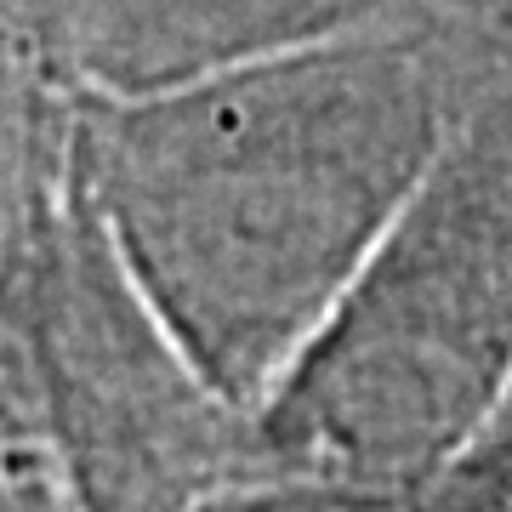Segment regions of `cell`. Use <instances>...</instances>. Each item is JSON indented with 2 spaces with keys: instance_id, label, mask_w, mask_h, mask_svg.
<instances>
[{
  "instance_id": "cell-4",
  "label": "cell",
  "mask_w": 512,
  "mask_h": 512,
  "mask_svg": "<svg viewBox=\"0 0 512 512\" xmlns=\"http://www.w3.org/2000/svg\"><path fill=\"white\" fill-rule=\"evenodd\" d=\"M427 12H450V0H92L74 40L92 69L86 86L143 92Z\"/></svg>"
},
{
  "instance_id": "cell-5",
  "label": "cell",
  "mask_w": 512,
  "mask_h": 512,
  "mask_svg": "<svg viewBox=\"0 0 512 512\" xmlns=\"http://www.w3.org/2000/svg\"><path fill=\"white\" fill-rule=\"evenodd\" d=\"M74 188V92L23 63L0 40V262L18 256L69 205Z\"/></svg>"
},
{
  "instance_id": "cell-1",
  "label": "cell",
  "mask_w": 512,
  "mask_h": 512,
  "mask_svg": "<svg viewBox=\"0 0 512 512\" xmlns=\"http://www.w3.org/2000/svg\"><path fill=\"white\" fill-rule=\"evenodd\" d=\"M495 18L427 12L143 92H74V183L222 399L256 416L433 171Z\"/></svg>"
},
{
  "instance_id": "cell-8",
  "label": "cell",
  "mask_w": 512,
  "mask_h": 512,
  "mask_svg": "<svg viewBox=\"0 0 512 512\" xmlns=\"http://www.w3.org/2000/svg\"><path fill=\"white\" fill-rule=\"evenodd\" d=\"M200 512H416L404 501H376V495H348L325 484H296V478H256L239 490H222Z\"/></svg>"
},
{
  "instance_id": "cell-6",
  "label": "cell",
  "mask_w": 512,
  "mask_h": 512,
  "mask_svg": "<svg viewBox=\"0 0 512 512\" xmlns=\"http://www.w3.org/2000/svg\"><path fill=\"white\" fill-rule=\"evenodd\" d=\"M0 512H74L63 467L0 359Z\"/></svg>"
},
{
  "instance_id": "cell-7",
  "label": "cell",
  "mask_w": 512,
  "mask_h": 512,
  "mask_svg": "<svg viewBox=\"0 0 512 512\" xmlns=\"http://www.w3.org/2000/svg\"><path fill=\"white\" fill-rule=\"evenodd\" d=\"M416 512H512V387L484 433L416 501Z\"/></svg>"
},
{
  "instance_id": "cell-2",
  "label": "cell",
  "mask_w": 512,
  "mask_h": 512,
  "mask_svg": "<svg viewBox=\"0 0 512 512\" xmlns=\"http://www.w3.org/2000/svg\"><path fill=\"white\" fill-rule=\"evenodd\" d=\"M512 387V52L256 410L262 478L416 507Z\"/></svg>"
},
{
  "instance_id": "cell-3",
  "label": "cell",
  "mask_w": 512,
  "mask_h": 512,
  "mask_svg": "<svg viewBox=\"0 0 512 512\" xmlns=\"http://www.w3.org/2000/svg\"><path fill=\"white\" fill-rule=\"evenodd\" d=\"M0 359L74 512H200L262 478L256 416L177 348L80 183L46 234L0 262Z\"/></svg>"
}]
</instances>
